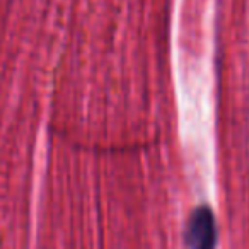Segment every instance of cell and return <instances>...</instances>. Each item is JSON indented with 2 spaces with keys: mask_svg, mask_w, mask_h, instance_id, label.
I'll use <instances>...</instances> for the list:
<instances>
[{
  "mask_svg": "<svg viewBox=\"0 0 249 249\" xmlns=\"http://www.w3.org/2000/svg\"><path fill=\"white\" fill-rule=\"evenodd\" d=\"M184 242L193 249H210L217 244V225L208 207H200L191 213Z\"/></svg>",
  "mask_w": 249,
  "mask_h": 249,
  "instance_id": "obj_1",
  "label": "cell"
}]
</instances>
